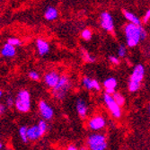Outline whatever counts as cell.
Segmentation results:
<instances>
[{"instance_id": "6da1fadb", "label": "cell", "mask_w": 150, "mask_h": 150, "mask_svg": "<svg viewBox=\"0 0 150 150\" xmlns=\"http://www.w3.org/2000/svg\"><path fill=\"white\" fill-rule=\"evenodd\" d=\"M124 33L126 37V43L129 48L136 47L141 40H145L146 38V32L143 27L132 23L125 25Z\"/></svg>"}, {"instance_id": "7a4b0ae2", "label": "cell", "mask_w": 150, "mask_h": 150, "mask_svg": "<svg viewBox=\"0 0 150 150\" xmlns=\"http://www.w3.org/2000/svg\"><path fill=\"white\" fill-rule=\"evenodd\" d=\"M71 87V81L67 76H61L59 78V83L56 85L55 87L52 88V95L53 97L59 100L62 101L66 96L69 91Z\"/></svg>"}, {"instance_id": "3957f363", "label": "cell", "mask_w": 150, "mask_h": 150, "mask_svg": "<svg viewBox=\"0 0 150 150\" xmlns=\"http://www.w3.org/2000/svg\"><path fill=\"white\" fill-rule=\"evenodd\" d=\"M144 76H145V67H144V66L141 64L137 65L134 67L132 74L129 77V92L134 93V92H137L139 89L141 81L143 80Z\"/></svg>"}, {"instance_id": "277c9868", "label": "cell", "mask_w": 150, "mask_h": 150, "mask_svg": "<svg viewBox=\"0 0 150 150\" xmlns=\"http://www.w3.org/2000/svg\"><path fill=\"white\" fill-rule=\"evenodd\" d=\"M15 105L16 110L20 112L26 113L30 111L31 109V95L27 90H21L18 92Z\"/></svg>"}, {"instance_id": "5b68a950", "label": "cell", "mask_w": 150, "mask_h": 150, "mask_svg": "<svg viewBox=\"0 0 150 150\" xmlns=\"http://www.w3.org/2000/svg\"><path fill=\"white\" fill-rule=\"evenodd\" d=\"M87 146L91 150H105L107 148V140L103 134L93 133L87 139Z\"/></svg>"}, {"instance_id": "8992f818", "label": "cell", "mask_w": 150, "mask_h": 150, "mask_svg": "<svg viewBox=\"0 0 150 150\" xmlns=\"http://www.w3.org/2000/svg\"><path fill=\"white\" fill-rule=\"evenodd\" d=\"M103 101H104V103L106 104V106L108 107L109 111L111 112L112 115L116 118V119H119L121 117V110H120V107L117 102L114 100L113 96L112 94H109V93H104L103 95Z\"/></svg>"}, {"instance_id": "52a82bcc", "label": "cell", "mask_w": 150, "mask_h": 150, "mask_svg": "<svg viewBox=\"0 0 150 150\" xmlns=\"http://www.w3.org/2000/svg\"><path fill=\"white\" fill-rule=\"evenodd\" d=\"M100 23L102 28L109 33H113L114 31V23H113V19L111 13L108 12H103L101 13L100 16Z\"/></svg>"}, {"instance_id": "ba28073f", "label": "cell", "mask_w": 150, "mask_h": 150, "mask_svg": "<svg viewBox=\"0 0 150 150\" xmlns=\"http://www.w3.org/2000/svg\"><path fill=\"white\" fill-rule=\"evenodd\" d=\"M39 111L40 116L46 120H51L54 116V111L52 107L43 100H40L39 103Z\"/></svg>"}, {"instance_id": "9c48e42d", "label": "cell", "mask_w": 150, "mask_h": 150, "mask_svg": "<svg viewBox=\"0 0 150 150\" xmlns=\"http://www.w3.org/2000/svg\"><path fill=\"white\" fill-rule=\"evenodd\" d=\"M105 125L106 121L104 118L101 115L94 116L88 121V127L92 130H101L105 127Z\"/></svg>"}, {"instance_id": "30bf717a", "label": "cell", "mask_w": 150, "mask_h": 150, "mask_svg": "<svg viewBox=\"0 0 150 150\" xmlns=\"http://www.w3.org/2000/svg\"><path fill=\"white\" fill-rule=\"evenodd\" d=\"M59 78H60V76L57 72L50 71V72H48L44 76V82L48 87L53 88V87H55L56 85L59 83Z\"/></svg>"}, {"instance_id": "8fae6325", "label": "cell", "mask_w": 150, "mask_h": 150, "mask_svg": "<svg viewBox=\"0 0 150 150\" xmlns=\"http://www.w3.org/2000/svg\"><path fill=\"white\" fill-rule=\"evenodd\" d=\"M82 84L87 89V90H96L100 91L101 90V86L99 82L95 79H92L90 77H84L82 80Z\"/></svg>"}, {"instance_id": "7c38bea8", "label": "cell", "mask_w": 150, "mask_h": 150, "mask_svg": "<svg viewBox=\"0 0 150 150\" xmlns=\"http://www.w3.org/2000/svg\"><path fill=\"white\" fill-rule=\"evenodd\" d=\"M103 86L106 93L112 95L115 93V88L117 87V80L114 77H109L103 82Z\"/></svg>"}, {"instance_id": "4fadbf2b", "label": "cell", "mask_w": 150, "mask_h": 150, "mask_svg": "<svg viewBox=\"0 0 150 150\" xmlns=\"http://www.w3.org/2000/svg\"><path fill=\"white\" fill-rule=\"evenodd\" d=\"M76 112L78 115L81 118H86L88 112V107L85 100L83 99H77L76 103Z\"/></svg>"}, {"instance_id": "5bb4252c", "label": "cell", "mask_w": 150, "mask_h": 150, "mask_svg": "<svg viewBox=\"0 0 150 150\" xmlns=\"http://www.w3.org/2000/svg\"><path fill=\"white\" fill-rule=\"evenodd\" d=\"M36 48L40 56H44L50 51V44L42 39H38L36 40Z\"/></svg>"}, {"instance_id": "9a60e30c", "label": "cell", "mask_w": 150, "mask_h": 150, "mask_svg": "<svg viewBox=\"0 0 150 150\" xmlns=\"http://www.w3.org/2000/svg\"><path fill=\"white\" fill-rule=\"evenodd\" d=\"M16 46H13V45H12V44L6 42V43L3 46V48H2V50H1V55H2V57H4V58L11 59V58H13V57H15V56H16Z\"/></svg>"}, {"instance_id": "2e32d148", "label": "cell", "mask_w": 150, "mask_h": 150, "mask_svg": "<svg viewBox=\"0 0 150 150\" xmlns=\"http://www.w3.org/2000/svg\"><path fill=\"white\" fill-rule=\"evenodd\" d=\"M27 135H28V139L31 141H35L39 139L40 137H42V134L40 132L38 125L28 128V129H27Z\"/></svg>"}, {"instance_id": "e0dca14e", "label": "cell", "mask_w": 150, "mask_h": 150, "mask_svg": "<svg viewBox=\"0 0 150 150\" xmlns=\"http://www.w3.org/2000/svg\"><path fill=\"white\" fill-rule=\"evenodd\" d=\"M59 16V13L58 10L53 7V6H49L47 7L45 13H44V17L47 21H54L58 18Z\"/></svg>"}, {"instance_id": "ac0fdd59", "label": "cell", "mask_w": 150, "mask_h": 150, "mask_svg": "<svg viewBox=\"0 0 150 150\" xmlns=\"http://www.w3.org/2000/svg\"><path fill=\"white\" fill-rule=\"evenodd\" d=\"M123 15H124L125 18H126L129 23H135V24H139V25H140L141 21L139 19L138 16H136L134 15V13H130V12H129V11L124 10V11H123Z\"/></svg>"}, {"instance_id": "d6986e66", "label": "cell", "mask_w": 150, "mask_h": 150, "mask_svg": "<svg viewBox=\"0 0 150 150\" xmlns=\"http://www.w3.org/2000/svg\"><path fill=\"white\" fill-rule=\"evenodd\" d=\"M27 129H28V128L25 127V126H23L19 129L18 130V133H19V137L21 138L22 141L23 143H27L28 142V135H27Z\"/></svg>"}, {"instance_id": "ffe728a7", "label": "cell", "mask_w": 150, "mask_h": 150, "mask_svg": "<svg viewBox=\"0 0 150 150\" xmlns=\"http://www.w3.org/2000/svg\"><path fill=\"white\" fill-rule=\"evenodd\" d=\"M112 96H113L114 100L117 102V103H118L120 106H123V105H124V103H125V98H124V96H123V95H122L121 93L115 92V93L112 94Z\"/></svg>"}, {"instance_id": "44dd1931", "label": "cell", "mask_w": 150, "mask_h": 150, "mask_svg": "<svg viewBox=\"0 0 150 150\" xmlns=\"http://www.w3.org/2000/svg\"><path fill=\"white\" fill-rule=\"evenodd\" d=\"M81 50H82V56H83V59H84L86 62L91 63V62H93V61L95 60V59H94L93 56H91L86 50H83V49H82Z\"/></svg>"}, {"instance_id": "7402d4cb", "label": "cell", "mask_w": 150, "mask_h": 150, "mask_svg": "<svg viewBox=\"0 0 150 150\" xmlns=\"http://www.w3.org/2000/svg\"><path fill=\"white\" fill-rule=\"evenodd\" d=\"M46 120H40L39 121V123H38V126H39V129L40 130V132H42V136L46 133L47 129H48V126H47V123H46Z\"/></svg>"}, {"instance_id": "603a6c76", "label": "cell", "mask_w": 150, "mask_h": 150, "mask_svg": "<svg viewBox=\"0 0 150 150\" xmlns=\"http://www.w3.org/2000/svg\"><path fill=\"white\" fill-rule=\"evenodd\" d=\"M92 35H93V33H92L91 30H89V29H85V30H83V31H82V33H81L82 38H83L85 40H91V39H92Z\"/></svg>"}, {"instance_id": "cb8c5ba5", "label": "cell", "mask_w": 150, "mask_h": 150, "mask_svg": "<svg viewBox=\"0 0 150 150\" xmlns=\"http://www.w3.org/2000/svg\"><path fill=\"white\" fill-rule=\"evenodd\" d=\"M127 54V50L126 47L123 45H120L118 48V56L119 58H124Z\"/></svg>"}, {"instance_id": "d4e9b609", "label": "cell", "mask_w": 150, "mask_h": 150, "mask_svg": "<svg viewBox=\"0 0 150 150\" xmlns=\"http://www.w3.org/2000/svg\"><path fill=\"white\" fill-rule=\"evenodd\" d=\"M7 42L16 47V46H19L21 44V40L17 38H9L7 40Z\"/></svg>"}, {"instance_id": "484cf974", "label": "cell", "mask_w": 150, "mask_h": 150, "mask_svg": "<svg viewBox=\"0 0 150 150\" xmlns=\"http://www.w3.org/2000/svg\"><path fill=\"white\" fill-rule=\"evenodd\" d=\"M28 76H29V77H30L32 80H33V81H38V80H40V75H39V73L36 72V71H30L29 74H28Z\"/></svg>"}, {"instance_id": "4316f807", "label": "cell", "mask_w": 150, "mask_h": 150, "mask_svg": "<svg viewBox=\"0 0 150 150\" xmlns=\"http://www.w3.org/2000/svg\"><path fill=\"white\" fill-rule=\"evenodd\" d=\"M15 102H16V100H13L12 96H8L6 99V105L10 108V107H12L13 104H15Z\"/></svg>"}, {"instance_id": "83f0119b", "label": "cell", "mask_w": 150, "mask_h": 150, "mask_svg": "<svg viewBox=\"0 0 150 150\" xmlns=\"http://www.w3.org/2000/svg\"><path fill=\"white\" fill-rule=\"evenodd\" d=\"M109 60H110V62L112 64L116 65V66H118L120 64V60L119 59V58H117L115 56H110V57H109Z\"/></svg>"}, {"instance_id": "f1b7e54d", "label": "cell", "mask_w": 150, "mask_h": 150, "mask_svg": "<svg viewBox=\"0 0 150 150\" xmlns=\"http://www.w3.org/2000/svg\"><path fill=\"white\" fill-rule=\"evenodd\" d=\"M149 20H150V9L146 11V15L144 16V17H143V20H142V21H143V23H146Z\"/></svg>"}, {"instance_id": "f546056e", "label": "cell", "mask_w": 150, "mask_h": 150, "mask_svg": "<svg viewBox=\"0 0 150 150\" xmlns=\"http://www.w3.org/2000/svg\"><path fill=\"white\" fill-rule=\"evenodd\" d=\"M5 105L2 103L1 105H0V114H1V115H3V113H4V112H5Z\"/></svg>"}, {"instance_id": "4dcf8cb0", "label": "cell", "mask_w": 150, "mask_h": 150, "mask_svg": "<svg viewBox=\"0 0 150 150\" xmlns=\"http://www.w3.org/2000/svg\"><path fill=\"white\" fill-rule=\"evenodd\" d=\"M77 147L75 146V145H69V146H67V150H76Z\"/></svg>"}, {"instance_id": "1f68e13d", "label": "cell", "mask_w": 150, "mask_h": 150, "mask_svg": "<svg viewBox=\"0 0 150 150\" xmlns=\"http://www.w3.org/2000/svg\"><path fill=\"white\" fill-rule=\"evenodd\" d=\"M4 148V146H3V143L1 142V143H0V149H3Z\"/></svg>"}, {"instance_id": "d6a6232c", "label": "cell", "mask_w": 150, "mask_h": 150, "mask_svg": "<svg viewBox=\"0 0 150 150\" xmlns=\"http://www.w3.org/2000/svg\"><path fill=\"white\" fill-rule=\"evenodd\" d=\"M0 96H3V91H0Z\"/></svg>"}, {"instance_id": "836d02e7", "label": "cell", "mask_w": 150, "mask_h": 150, "mask_svg": "<svg viewBox=\"0 0 150 150\" xmlns=\"http://www.w3.org/2000/svg\"><path fill=\"white\" fill-rule=\"evenodd\" d=\"M149 113H150V106H149Z\"/></svg>"}]
</instances>
